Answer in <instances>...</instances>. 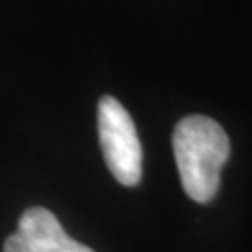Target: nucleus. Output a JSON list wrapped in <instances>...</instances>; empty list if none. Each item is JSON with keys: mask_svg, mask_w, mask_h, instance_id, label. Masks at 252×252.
Masks as SVG:
<instances>
[{"mask_svg": "<svg viewBox=\"0 0 252 252\" xmlns=\"http://www.w3.org/2000/svg\"><path fill=\"white\" fill-rule=\"evenodd\" d=\"M174 157L187 196L207 204L220 187V172L230 157V138L213 118L192 114L178 122L172 135Z\"/></svg>", "mask_w": 252, "mask_h": 252, "instance_id": "1", "label": "nucleus"}, {"mask_svg": "<svg viewBox=\"0 0 252 252\" xmlns=\"http://www.w3.org/2000/svg\"><path fill=\"white\" fill-rule=\"evenodd\" d=\"M97 131L103 157L110 174L126 187L142 178V146L133 118L118 99L105 95L97 105Z\"/></svg>", "mask_w": 252, "mask_h": 252, "instance_id": "2", "label": "nucleus"}, {"mask_svg": "<svg viewBox=\"0 0 252 252\" xmlns=\"http://www.w3.org/2000/svg\"><path fill=\"white\" fill-rule=\"evenodd\" d=\"M4 252H94L65 234L60 220L45 207H28L17 232L4 243Z\"/></svg>", "mask_w": 252, "mask_h": 252, "instance_id": "3", "label": "nucleus"}]
</instances>
